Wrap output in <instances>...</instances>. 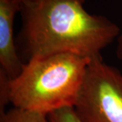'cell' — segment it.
<instances>
[{
  "label": "cell",
  "instance_id": "obj_1",
  "mask_svg": "<svg viewBox=\"0 0 122 122\" xmlns=\"http://www.w3.org/2000/svg\"><path fill=\"white\" fill-rule=\"evenodd\" d=\"M86 0H41L24 7L17 39L26 61L62 53L91 59L120 34L119 27L102 15L92 14Z\"/></svg>",
  "mask_w": 122,
  "mask_h": 122
},
{
  "label": "cell",
  "instance_id": "obj_2",
  "mask_svg": "<svg viewBox=\"0 0 122 122\" xmlns=\"http://www.w3.org/2000/svg\"><path fill=\"white\" fill-rule=\"evenodd\" d=\"M92 60L62 53L26 61L10 81V103L46 115L74 107Z\"/></svg>",
  "mask_w": 122,
  "mask_h": 122
},
{
  "label": "cell",
  "instance_id": "obj_3",
  "mask_svg": "<svg viewBox=\"0 0 122 122\" xmlns=\"http://www.w3.org/2000/svg\"><path fill=\"white\" fill-rule=\"evenodd\" d=\"M74 109L83 122H122V73L104 62L92 60Z\"/></svg>",
  "mask_w": 122,
  "mask_h": 122
},
{
  "label": "cell",
  "instance_id": "obj_4",
  "mask_svg": "<svg viewBox=\"0 0 122 122\" xmlns=\"http://www.w3.org/2000/svg\"><path fill=\"white\" fill-rule=\"evenodd\" d=\"M22 6L19 0H0V70L11 79L20 74L25 64L14 37V19Z\"/></svg>",
  "mask_w": 122,
  "mask_h": 122
},
{
  "label": "cell",
  "instance_id": "obj_5",
  "mask_svg": "<svg viewBox=\"0 0 122 122\" xmlns=\"http://www.w3.org/2000/svg\"><path fill=\"white\" fill-rule=\"evenodd\" d=\"M0 122H49L48 115L14 107L0 115Z\"/></svg>",
  "mask_w": 122,
  "mask_h": 122
},
{
  "label": "cell",
  "instance_id": "obj_6",
  "mask_svg": "<svg viewBox=\"0 0 122 122\" xmlns=\"http://www.w3.org/2000/svg\"><path fill=\"white\" fill-rule=\"evenodd\" d=\"M49 122H83L77 116L73 107L59 109L48 115Z\"/></svg>",
  "mask_w": 122,
  "mask_h": 122
},
{
  "label": "cell",
  "instance_id": "obj_7",
  "mask_svg": "<svg viewBox=\"0 0 122 122\" xmlns=\"http://www.w3.org/2000/svg\"><path fill=\"white\" fill-rule=\"evenodd\" d=\"M11 79L0 70V115L5 111V107L10 103V81Z\"/></svg>",
  "mask_w": 122,
  "mask_h": 122
},
{
  "label": "cell",
  "instance_id": "obj_8",
  "mask_svg": "<svg viewBox=\"0 0 122 122\" xmlns=\"http://www.w3.org/2000/svg\"><path fill=\"white\" fill-rule=\"evenodd\" d=\"M116 54L118 58L122 61V32L120 33V34L117 37V46Z\"/></svg>",
  "mask_w": 122,
  "mask_h": 122
},
{
  "label": "cell",
  "instance_id": "obj_9",
  "mask_svg": "<svg viewBox=\"0 0 122 122\" xmlns=\"http://www.w3.org/2000/svg\"><path fill=\"white\" fill-rule=\"evenodd\" d=\"M24 7H29L37 4L41 0H19Z\"/></svg>",
  "mask_w": 122,
  "mask_h": 122
}]
</instances>
